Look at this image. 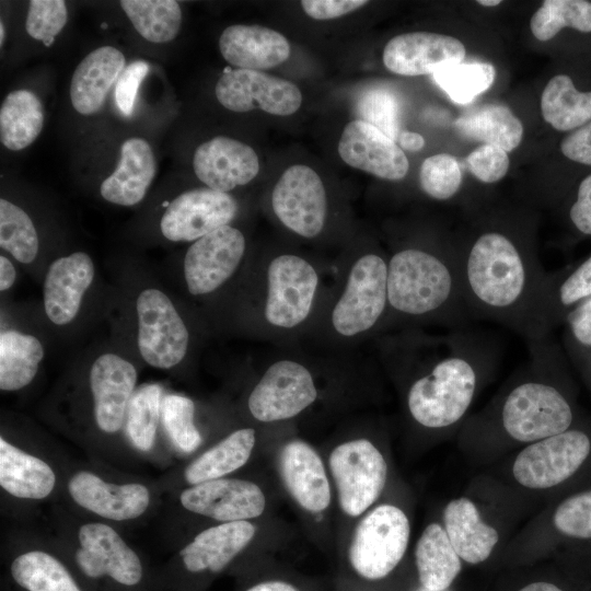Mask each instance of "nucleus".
Listing matches in <instances>:
<instances>
[{
  "mask_svg": "<svg viewBox=\"0 0 591 591\" xmlns=\"http://www.w3.org/2000/svg\"><path fill=\"white\" fill-rule=\"evenodd\" d=\"M387 308L398 316L452 329L468 326L473 320L462 293L456 248L396 251L387 260Z\"/></svg>",
  "mask_w": 591,
  "mask_h": 591,
  "instance_id": "3",
  "label": "nucleus"
},
{
  "mask_svg": "<svg viewBox=\"0 0 591 591\" xmlns=\"http://www.w3.org/2000/svg\"><path fill=\"white\" fill-rule=\"evenodd\" d=\"M194 414L195 404L186 396L171 394L162 399V424L172 442L183 452H192L201 443Z\"/></svg>",
  "mask_w": 591,
  "mask_h": 591,
  "instance_id": "44",
  "label": "nucleus"
},
{
  "mask_svg": "<svg viewBox=\"0 0 591 591\" xmlns=\"http://www.w3.org/2000/svg\"><path fill=\"white\" fill-rule=\"evenodd\" d=\"M591 297V255L564 277L546 279L537 309L542 337L548 336L553 325L568 314V309Z\"/></svg>",
  "mask_w": 591,
  "mask_h": 591,
  "instance_id": "31",
  "label": "nucleus"
},
{
  "mask_svg": "<svg viewBox=\"0 0 591 591\" xmlns=\"http://www.w3.org/2000/svg\"><path fill=\"white\" fill-rule=\"evenodd\" d=\"M44 357L42 343L33 335L18 331L0 334V389L18 391L35 378Z\"/></svg>",
  "mask_w": 591,
  "mask_h": 591,
  "instance_id": "38",
  "label": "nucleus"
},
{
  "mask_svg": "<svg viewBox=\"0 0 591 591\" xmlns=\"http://www.w3.org/2000/svg\"><path fill=\"white\" fill-rule=\"evenodd\" d=\"M357 113L361 120L376 127L394 141L398 138V103L390 91H367L358 102Z\"/></svg>",
  "mask_w": 591,
  "mask_h": 591,
  "instance_id": "47",
  "label": "nucleus"
},
{
  "mask_svg": "<svg viewBox=\"0 0 591 591\" xmlns=\"http://www.w3.org/2000/svg\"><path fill=\"white\" fill-rule=\"evenodd\" d=\"M387 310V260L379 254L360 256L332 311V325L341 336L368 332Z\"/></svg>",
  "mask_w": 591,
  "mask_h": 591,
  "instance_id": "6",
  "label": "nucleus"
},
{
  "mask_svg": "<svg viewBox=\"0 0 591 591\" xmlns=\"http://www.w3.org/2000/svg\"><path fill=\"white\" fill-rule=\"evenodd\" d=\"M397 139L399 142V146L404 150H407L410 152H417L421 150L425 146L424 137L414 131L404 130L399 132V136Z\"/></svg>",
  "mask_w": 591,
  "mask_h": 591,
  "instance_id": "55",
  "label": "nucleus"
},
{
  "mask_svg": "<svg viewBox=\"0 0 591 591\" xmlns=\"http://www.w3.org/2000/svg\"><path fill=\"white\" fill-rule=\"evenodd\" d=\"M44 125L43 105L28 90L10 92L0 108V140L9 150L19 151L32 144Z\"/></svg>",
  "mask_w": 591,
  "mask_h": 591,
  "instance_id": "34",
  "label": "nucleus"
},
{
  "mask_svg": "<svg viewBox=\"0 0 591 591\" xmlns=\"http://www.w3.org/2000/svg\"><path fill=\"white\" fill-rule=\"evenodd\" d=\"M432 76L453 102L466 104L493 85L496 70L493 65L485 62L456 63L444 67Z\"/></svg>",
  "mask_w": 591,
  "mask_h": 591,
  "instance_id": "43",
  "label": "nucleus"
},
{
  "mask_svg": "<svg viewBox=\"0 0 591 591\" xmlns=\"http://www.w3.org/2000/svg\"><path fill=\"white\" fill-rule=\"evenodd\" d=\"M16 273L13 264L4 256H0V290L10 289L15 281Z\"/></svg>",
  "mask_w": 591,
  "mask_h": 591,
  "instance_id": "56",
  "label": "nucleus"
},
{
  "mask_svg": "<svg viewBox=\"0 0 591 591\" xmlns=\"http://www.w3.org/2000/svg\"><path fill=\"white\" fill-rule=\"evenodd\" d=\"M0 246L23 264L32 263L39 247L30 216L4 198L0 199Z\"/></svg>",
  "mask_w": 591,
  "mask_h": 591,
  "instance_id": "42",
  "label": "nucleus"
},
{
  "mask_svg": "<svg viewBox=\"0 0 591 591\" xmlns=\"http://www.w3.org/2000/svg\"><path fill=\"white\" fill-rule=\"evenodd\" d=\"M415 558L419 580L428 591L445 590L461 571V558L445 530L438 523H431L424 530L416 545Z\"/></svg>",
  "mask_w": 591,
  "mask_h": 591,
  "instance_id": "32",
  "label": "nucleus"
},
{
  "mask_svg": "<svg viewBox=\"0 0 591 591\" xmlns=\"http://www.w3.org/2000/svg\"><path fill=\"white\" fill-rule=\"evenodd\" d=\"M193 165L196 176L213 190H229L250 183L259 171L256 152L248 144L217 136L195 151Z\"/></svg>",
  "mask_w": 591,
  "mask_h": 591,
  "instance_id": "21",
  "label": "nucleus"
},
{
  "mask_svg": "<svg viewBox=\"0 0 591 591\" xmlns=\"http://www.w3.org/2000/svg\"><path fill=\"white\" fill-rule=\"evenodd\" d=\"M182 506L221 522L246 521L259 517L266 506L262 489L244 479L218 478L185 489Z\"/></svg>",
  "mask_w": 591,
  "mask_h": 591,
  "instance_id": "17",
  "label": "nucleus"
},
{
  "mask_svg": "<svg viewBox=\"0 0 591 591\" xmlns=\"http://www.w3.org/2000/svg\"><path fill=\"white\" fill-rule=\"evenodd\" d=\"M161 403V387L158 384L141 385L129 401L126 431L134 447L140 451H149L154 443Z\"/></svg>",
  "mask_w": 591,
  "mask_h": 591,
  "instance_id": "41",
  "label": "nucleus"
},
{
  "mask_svg": "<svg viewBox=\"0 0 591 591\" xmlns=\"http://www.w3.org/2000/svg\"><path fill=\"white\" fill-rule=\"evenodd\" d=\"M67 19L68 10L65 1L32 0L28 5L25 28L31 37L49 47L65 27Z\"/></svg>",
  "mask_w": 591,
  "mask_h": 591,
  "instance_id": "46",
  "label": "nucleus"
},
{
  "mask_svg": "<svg viewBox=\"0 0 591 591\" xmlns=\"http://www.w3.org/2000/svg\"><path fill=\"white\" fill-rule=\"evenodd\" d=\"M285 486L300 507L321 512L331 502V488L323 462L305 442L293 440L283 445L279 457Z\"/></svg>",
  "mask_w": 591,
  "mask_h": 591,
  "instance_id": "24",
  "label": "nucleus"
},
{
  "mask_svg": "<svg viewBox=\"0 0 591 591\" xmlns=\"http://www.w3.org/2000/svg\"><path fill=\"white\" fill-rule=\"evenodd\" d=\"M463 298L474 321H488L526 343L542 337L537 309L548 275L533 248L500 229L456 248Z\"/></svg>",
  "mask_w": 591,
  "mask_h": 591,
  "instance_id": "1",
  "label": "nucleus"
},
{
  "mask_svg": "<svg viewBox=\"0 0 591 591\" xmlns=\"http://www.w3.org/2000/svg\"><path fill=\"white\" fill-rule=\"evenodd\" d=\"M406 514L393 505H380L359 522L349 547L354 570L364 579L386 577L402 560L409 540Z\"/></svg>",
  "mask_w": 591,
  "mask_h": 591,
  "instance_id": "5",
  "label": "nucleus"
},
{
  "mask_svg": "<svg viewBox=\"0 0 591 591\" xmlns=\"http://www.w3.org/2000/svg\"><path fill=\"white\" fill-rule=\"evenodd\" d=\"M255 526L248 521L223 522L204 530L181 552L189 573L222 571L252 541Z\"/></svg>",
  "mask_w": 591,
  "mask_h": 591,
  "instance_id": "26",
  "label": "nucleus"
},
{
  "mask_svg": "<svg viewBox=\"0 0 591 591\" xmlns=\"http://www.w3.org/2000/svg\"><path fill=\"white\" fill-rule=\"evenodd\" d=\"M318 286L315 268L303 257L283 254L267 270L266 321L280 328H292L309 316Z\"/></svg>",
  "mask_w": 591,
  "mask_h": 591,
  "instance_id": "10",
  "label": "nucleus"
},
{
  "mask_svg": "<svg viewBox=\"0 0 591 591\" xmlns=\"http://www.w3.org/2000/svg\"><path fill=\"white\" fill-rule=\"evenodd\" d=\"M367 3L364 0H303L301 7L312 19L331 20L348 14Z\"/></svg>",
  "mask_w": 591,
  "mask_h": 591,
  "instance_id": "51",
  "label": "nucleus"
},
{
  "mask_svg": "<svg viewBox=\"0 0 591 591\" xmlns=\"http://www.w3.org/2000/svg\"><path fill=\"white\" fill-rule=\"evenodd\" d=\"M93 279L94 264L86 253L74 252L55 259L44 282V308L49 321L56 325L71 323Z\"/></svg>",
  "mask_w": 591,
  "mask_h": 591,
  "instance_id": "22",
  "label": "nucleus"
},
{
  "mask_svg": "<svg viewBox=\"0 0 591 591\" xmlns=\"http://www.w3.org/2000/svg\"><path fill=\"white\" fill-rule=\"evenodd\" d=\"M591 32V2L586 0H545L530 21L532 34L542 42L552 39L561 28Z\"/></svg>",
  "mask_w": 591,
  "mask_h": 591,
  "instance_id": "40",
  "label": "nucleus"
},
{
  "mask_svg": "<svg viewBox=\"0 0 591 591\" xmlns=\"http://www.w3.org/2000/svg\"><path fill=\"white\" fill-rule=\"evenodd\" d=\"M219 49L230 65L237 69L266 70L285 62L290 45L279 32L260 25L234 24L219 38Z\"/></svg>",
  "mask_w": 591,
  "mask_h": 591,
  "instance_id": "25",
  "label": "nucleus"
},
{
  "mask_svg": "<svg viewBox=\"0 0 591 591\" xmlns=\"http://www.w3.org/2000/svg\"><path fill=\"white\" fill-rule=\"evenodd\" d=\"M329 467L341 510L350 515L363 513L382 493L387 474L386 462L367 439L337 445L331 453Z\"/></svg>",
  "mask_w": 591,
  "mask_h": 591,
  "instance_id": "8",
  "label": "nucleus"
},
{
  "mask_svg": "<svg viewBox=\"0 0 591 591\" xmlns=\"http://www.w3.org/2000/svg\"><path fill=\"white\" fill-rule=\"evenodd\" d=\"M419 184L422 192L436 200L454 197L462 185L459 161L447 153L428 157L420 166Z\"/></svg>",
  "mask_w": 591,
  "mask_h": 591,
  "instance_id": "45",
  "label": "nucleus"
},
{
  "mask_svg": "<svg viewBox=\"0 0 591 591\" xmlns=\"http://www.w3.org/2000/svg\"><path fill=\"white\" fill-rule=\"evenodd\" d=\"M519 591H563L557 586L548 582H534L525 586Z\"/></svg>",
  "mask_w": 591,
  "mask_h": 591,
  "instance_id": "58",
  "label": "nucleus"
},
{
  "mask_svg": "<svg viewBox=\"0 0 591 591\" xmlns=\"http://www.w3.org/2000/svg\"><path fill=\"white\" fill-rule=\"evenodd\" d=\"M136 382V368L121 356L106 352L94 360L90 387L95 421L102 431L114 433L121 428Z\"/></svg>",
  "mask_w": 591,
  "mask_h": 591,
  "instance_id": "20",
  "label": "nucleus"
},
{
  "mask_svg": "<svg viewBox=\"0 0 591 591\" xmlns=\"http://www.w3.org/2000/svg\"><path fill=\"white\" fill-rule=\"evenodd\" d=\"M125 69V56L112 46L94 49L76 68L70 99L73 108L82 115L99 112L106 95Z\"/></svg>",
  "mask_w": 591,
  "mask_h": 591,
  "instance_id": "28",
  "label": "nucleus"
},
{
  "mask_svg": "<svg viewBox=\"0 0 591 591\" xmlns=\"http://www.w3.org/2000/svg\"><path fill=\"white\" fill-rule=\"evenodd\" d=\"M569 218L581 233L591 235V174L580 183Z\"/></svg>",
  "mask_w": 591,
  "mask_h": 591,
  "instance_id": "54",
  "label": "nucleus"
},
{
  "mask_svg": "<svg viewBox=\"0 0 591 591\" xmlns=\"http://www.w3.org/2000/svg\"><path fill=\"white\" fill-rule=\"evenodd\" d=\"M565 321L575 341L591 348V297L570 310Z\"/></svg>",
  "mask_w": 591,
  "mask_h": 591,
  "instance_id": "53",
  "label": "nucleus"
},
{
  "mask_svg": "<svg viewBox=\"0 0 591 591\" xmlns=\"http://www.w3.org/2000/svg\"><path fill=\"white\" fill-rule=\"evenodd\" d=\"M254 444V429L235 430L186 467V480L192 485H197L221 478L240 468L250 459Z\"/></svg>",
  "mask_w": 591,
  "mask_h": 591,
  "instance_id": "37",
  "label": "nucleus"
},
{
  "mask_svg": "<svg viewBox=\"0 0 591 591\" xmlns=\"http://www.w3.org/2000/svg\"><path fill=\"white\" fill-rule=\"evenodd\" d=\"M317 391L311 372L293 360L274 362L248 397L252 416L263 422L292 418L314 403Z\"/></svg>",
  "mask_w": 591,
  "mask_h": 591,
  "instance_id": "12",
  "label": "nucleus"
},
{
  "mask_svg": "<svg viewBox=\"0 0 591 591\" xmlns=\"http://www.w3.org/2000/svg\"><path fill=\"white\" fill-rule=\"evenodd\" d=\"M4 36H5V30H4L3 22L1 21L0 22V44H1V46L3 45Z\"/></svg>",
  "mask_w": 591,
  "mask_h": 591,
  "instance_id": "60",
  "label": "nucleus"
},
{
  "mask_svg": "<svg viewBox=\"0 0 591 591\" xmlns=\"http://www.w3.org/2000/svg\"><path fill=\"white\" fill-rule=\"evenodd\" d=\"M245 252L243 233L229 224L196 240L184 258V278L190 294H208L237 269Z\"/></svg>",
  "mask_w": 591,
  "mask_h": 591,
  "instance_id": "15",
  "label": "nucleus"
},
{
  "mask_svg": "<svg viewBox=\"0 0 591 591\" xmlns=\"http://www.w3.org/2000/svg\"><path fill=\"white\" fill-rule=\"evenodd\" d=\"M544 120L559 131H568L591 121V92L578 91L570 77H553L541 95Z\"/></svg>",
  "mask_w": 591,
  "mask_h": 591,
  "instance_id": "36",
  "label": "nucleus"
},
{
  "mask_svg": "<svg viewBox=\"0 0 591 591\" xmlns=\"http://www.w3.org/2000/svg\"><path fill=\"white\" fill-rule=\"evenodd\" d=\"M10 577L20 591H84L60 559L43 551L16 556Z\"/></svg>",
  "mask_w": 591,
  "mask_h": 591,
  "instance_id": "35",
  "label": "nucleus"
},
{
  "mask_svg": "<svg viewBox=\"0 0 591 591\" xmlns=\"http://www.w3.org/2000/svg\"><path fill=\"white\" fill-rule=\"evenodd\" d=\"M79 542L74 561L85 578L108 580L126 589L138 588L143 582L141 559L113 528L104 523H86L79 530Z\"/></svg>",
  "mask_w": 591,
  "mask_h": 591,
  "instance_id": "9",
  "label": "nucleus"
},
{
  "mask_svg": "<svg viewBox=\"0 0 591 591\" xmlns=\"http://www.w3.org/2000/svg\"><path fill=\"white\" fill-rule=\"evenodd\" d=\"M426 591H428V590H426Z\"/></svg>",
  "mask_w": 591,
  "mask_h": 591,
  "instance_id": "61",
  "label": "nucleus"
},
{
  "mask_svg": "<svg viewBox=\"0 0 591 591\" xmlns=\"http://www.w3.org/2000/svg\"><path fill=\"white\" fill-rule=\"evenodd\" d=\"M246 591H298V589L288 582L273 580L257 583Z\"/></svg>",
  "mask_w": 591,
  "mask_h": 591,
  "instance_id": "57",
  "label": "nucleus"
},
{
  "mask_svg": "<svg viewBox=\"0 0 591 591\" xmlns=\"http://www.w3.org/2000/svg\"><path fill=\"white\" fill-rule=\"evenodd\" d=\"M137 344L153 368L170 369L186 356L189 333L171 299L157 288L142 290L136 301Z\"/></svg>",
  "mask_w": 591,
  "mask_h": 591,
  "instance_id": "7",
  "label": "nucleus"
},
{
  "mask_svg": "<svg viewBox=\"0 0 591 591\" xmlns=\"http://www.w3.org/2000/svg\"><path fill=\"white\" fill-rule=\"evenodd\" d=\"M455 129L465 138L501 148L506 152L514 150L523 137V125L505 105L490 103L482 105L454 121Z\"/></svg>",
  "mask_w": 591,
  "mask_h": 591,
  "instance_id": "33",
  "label": "nucleus"
},
{
  "mask_svg": "<svg viewBox=\"0 0 591 591\" xmlns=\"http://www.w3.org/2000/svg\"><path fill=\"white\" fill-rule=\"evenodd\" d=\"M431 362L409 386L407 407L422 427L447 428L463 418L485 369L498 358L496 340L461 327L432 339Z\"/></svg>",
  "mask_w": 591,
  "mask_h": 591,
  "instance_id": "2",
  "label": "nucleus"
},
{
  "mask_svg": "<svg viewBox=\"0 0 591 591\" xmlns=\"http://www.w3.org/2000/svg\"><path fill=\"white\" fill-rule=\"evenodd\" d=\"M338 154L346 164L386 181L404 178L409 169L401 147L361 119L351 120L345 126L338 142Z\"/></svg>",
  "mask_w": 591,
  "mask_h": 591,
  "instance_id": "19",
  "label": "nucleus"
},
{
  "mask_svg": "<svg viewBox=\"0 0 591 591\" xmlns=\"http://www.w3.org/2000/svg\"><path fill=\"white\" fill-rule=\"evenodd\" d=\"M465 47L455 37L431 33L410 32L391 38L383 50V63L401 76L433 74L438 70L462 63Z\"/></svg>",
  "mask_w": 591,
  "mask_h": 591,
  "instance_id": "18",
  "label": "nucleus"
},
{
  "mask_svg": "<svg viewBox=\"0 0 591 591\" xmlns=\"http://www.w3.org/2000/svg\"><path fill=\"white\" fill-rule=\"evenodd\" d=\"M271 206L280 222L300 236L318 235L325 223L327 197L321 177L311 167H288L276 183Z\"/></svg>",
  "mask_w": 591,
  "mask_h": 591,
  "instance_id": "13",
  "label": "nucleus"
},
{
  "mask_svg": "<svg viewBox=\"0 0 591 591\" xmlns=\"http://www.w3.org/2000/svg\"><path fill=\"white\" fill-rule=\"evenodd\" d=\"M560 150L566 158L591 165V121L565 137Z\"/></svg>",
  "mask_w": 591,
  "mask_h": 591,
  "instance_id": "52",
  "label": "nucleus"
},
{
  "mask_svg": "<svg viewBox=\"0 0 591 591\" xmlns=\"http://www.w3.org/2000/svg\"><path fill=\"white\" fill-rule=\"evenodd\" d=\"M528 348V373L507 393L499 409V419L512 439L536 442L568 430L573 415L561 391L543 380L554 349L549 337L529 341Z\"/></svg>",
  "mask_w": 591,
  "mask_h": 591,
  "instance_id": "4",
  "label": "nucleus"
},
{
  "mask_svg": "<svg viewBox=\"0 0 591 591\" xmlns=\"http://www.w3.org/2000/svg\"><path fill=\"white\" fill-rule=\"evenodd\" d=\"M591 442L580 430H566L524 448L513 464L515 480L524 487L545 489L573 475L588 457Z\"/></svg>",
  "mask_w": 591,
  "mask_h": 591,
  "instance_id": "11",
  "label": "nucleus"
},
{
  "mask_svg": "<svg viewBox=\"0 0 591 591\" xmlns=\"http://www.w3.org/2000/svg\"><path fill=\"white\" fill-rule=\"evenodd\" d=\"M120 7L135 30L147 40H173L181 28L182 11L174 0H121Z\"/></svg>",
  "mask_w": 591,
  "mask_h": 591,
  "instance_id": "39",
  "label": "nucleus"
},
{
  "mask_svg": "<svg viewBox=\"0 0 591 591\" xmlns=\"http://www.w3.org/2000/svg\"><path fill=\"white\" fill-rule=\"evenodd\" d=\"M477 2L484 7H495L501 3L500 0H479Z\"/></svg>",
  "mask_w": 591,
  "mask_h": 591,
  "instance_id": "59",
  "label": "nucleus"
},
{
  "mask_svg": "<svg viewBox=\"0 0 591 591\" xmlns=\"http://www.w3.org/2000/svg\"><path fill=\"white\" fill-rule=\"evenodd\" d=\"M443 521L454 551L466 563L486 560L499 540L498 532L482 521L476 506L465 497L445 506Z\"/></svg>",
  "mask_w": 591,
  "mask_h": 591,
  "instance_id": "29",
  "label": "nucleus"
},
{
  "mask_svg": "<svg viewBox=\"0 0 591 591\" xmlns=\"http://www.w3.org/2000/svg\"><path fill=\"white\" fill-rule=\"evenodd\" d=\"M236 211L237 204L228 193L195 188L184 192L167 206L160 229L170 241H196L229 224Z\"/></svg>",
  "mask_w": 591,
  "mask_h": 591,
  "instance_id": "16",
  "label": "nucleus"
},
{
  "mask_svg": "<svg viewBox=\"0 0 591 591\" xmlns=\"http://www.w3.org/2000/svg\"><path fill=\"white\" fill-rule=\"evenodd\" d=\"M149 71L146 61L137 60L129 63L120 73L115 89L116 104L126 116L131 115L135 100L141 81Z\"/></svg>",
  "mask_w": 591,
  "mask_h": 591,
  "instance_id": "50",
  "label": "nucleus"
},
{
  "mask_svg": "<svg viewBox=\"0 0 591 591\" xmlns=\"http://www.w3.org/2000/svg\"><path fill=\"white\" fill-rule=\"evenodd\" d=\"M155 175V159L142 138H129L120 147L117 169L103 181L102 197L115 205L134 206L147 194Z\"/></svg>",
  "mask_w": 591,
  "mask_h": 591,
  "instance_id": "27",
  "label": "nucleus"
},
{
  "mask_svg": "<svg viewBox=\"0 0 591 591\" xmlns=\"http://www.w3.org/2000/svg\"><path fill=\"white\" fill-rule=\"evenodd\" d=\"M553 520L556 529L567 536L591 538V490L564 500Z\"/></svg>",
  "mask_w": 591,
  "mask_h": 591,
  "instance_id": "48",
  "label": "nucleus"
},
{
  "mask_svg": "<svg viewBox=\"0 0 591 591\" xmlns=\"http://www.w3.org/2000/svg\"><path fill=\"white\" fill-rule=\"evenodd\" d=\"M68 489L79 506L115 521L138 518L150 502L149 490L141 484H111L85 471L71 477Z\"/></svg>",
  "mask_w": 591,
  "mask_h": 591,
  "instance_id": "23",
  "label": "nucleus"
},
{
  "mask_svg": "<svg viewBox=\"0 0 591 591\" xmlns=\"http://www.w3.org/2000/svg\"><path fill=\"white\" fill-rule=\"evenodd\" d=\"M215 92L222 106L237 113L259 108L273 115L288 116L302 103V93L293 82L257 70L224 72Z\"/></svg>",
  "mask_w": 591,
  "mask_h": 591,
  "instance_id": "14",
  "label": "nucleus"
},
{
  "mask_svg": "<svg viewBox=\"0 0 591 591\" xmlns=\"http://www.w3.org/2000/svg\"><path fill=\"white\" fill-rule=\"evenodd\" d=\"M56 476L43 460L0 439V485L10 495L43 499L54 489Z\"/></svg>",
  "mask_w": 591,
  "mask_h": 591,
  "instance_id": "30",
  "label": "nucleus"
},
{
  "mask_svg": "<svg viewBox=\"0 0 591 591\" xmlns=\"http://www.w3.org/2000/svg\"><path fill=\"white\" fill-rule=\"evenodd\" d=\"M465 165L478 181L487 184L496 183L508 173V152L499 147L484 143L466 157Z\"/></svg>",
  "mask_w": 591,
  "mask_h": 591,
  "instance_id": "49",
  "label": "nucleus"
}]
</instances>
